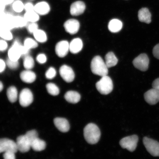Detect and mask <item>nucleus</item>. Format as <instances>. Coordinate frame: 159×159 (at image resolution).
<instances>
[{
	"instance_id": "nucleus-1",
	"label": "nucleus",
	"mask_w": 159,
	"mask_h": 159,
	"mask_svg": "<svg viewBox=\"0 0 159 159\" xmlns=\"http://www.w3.org/2000/svg\"><path fill=\"white\" fill-rule=\"evenodd\" d=\"M85 139L88 143L94 144L99 142L101 138V132L98 127L95 124L90 123L84 129Z\"/></svg>"
},
{
	"instance_id": "nucleus-2",
	"label": "nucleus",
	"mask_w": 159,
	"mask_h": 159,
	"mask_svg": "<svg viewBox=\"0 0 159 159\" xmlns=\"http://www.w3.org/2000/svg\"><path fill=\"white\" fill-rule=\"evenodd\" d=\"M108 67L101 57L97 56L93 58L91 63V69L93 74L103 77L108 74Z\"/></svg>"
},
{
	"instance_id": "nucleus-3",
	"label": "nucleus",
	"mask_w": 159,
	"mask_h": 159,
	"mask_svg": "<svg viewBox=\"0 0 159 159\" xmlns=\"http://www.w3.org/2000/svg\"><path fill=\"white\" fill-rule=\"evenodd\" d=\"M96 87L99 93L102 95H108L112 92L113 84L112 79L108 75L102 77L96 83Z\"/></svg>"
},
{
	"instance_id": "nucleus-4",
	"label": "nucleus",
	"mask_w": 159,
	"mask_h": 159,
	"mask_svg": "<svg viewBox=\"0 0 159 159\" xmlns=\"http://www.w3.org/2000/svg\"><path fill=\"white\" fill-rule=\"evenodd\" d=\"M138 140V137L134 135L121 139L119 144L123 148L126 149L129 152H132L136 150Z\"/></svg>"
},
{
	"instance_id": "nucleus-5",
	"label": "nucleus",
	"mask_w": 159,
	"mask_h": 159,
	"mask_svg": "<svg viewBox=\"0 0 159 159\" xmlns=\"http://www.w3.org/2000/svg\"><path fill=\"white\" fill-rule=\"evenodd\" d=\"M143 143L148 152L152 156L159 157V143L152 139L144 137Z\"/></svg>"
},
{
	"instance_id": "nucleus-6",
	"label": "nucleus",
	"mask_w": 159,
	"mask_h": 159,
	"mask_svg": "<svg viewBox=\"0 0 159 159\" xmlns=\"http://www.w3.org/2000/svg\"><path fill=\"white\" fill-rule=\"evenodd\" d=\"M133 64L139 70L143 71L148 70L149 64V59L148 55L145 53L139 55L133 61Z\"/></svg>"
},
{
	"instance_id": "nucleus-7",
	"label": "nucleus",
	"mask_w": 159,
	"mask_h": 159,
	"mask_svg": "<svg viewBox=\"0 0 159 159\" xmlns=\"http://www.w3.org/2000/svg\"><path fill=\"white\" fill-rule=\"evenodd\" d=\"M60 75L67 83H71L74 80L75 73L71 67L67 65L61 66L59 70Z\"/></svg>"
},
{
	"instance_id": "nucleus-8",
	"label": "nucleus",
	"mask_w": 159,
	"mask_h": 159,
	"mask_svg": "<svg viewBox=\"0 0 159 159\" xmlns=\"http://www.w3.org/2000/svg\"><path fill=\"white\" fill-rule=\"evenodd\" d=\"M18 150L16 143L7 138L1 139L0 140V152H12L16 153Z\"/></svg>"
},
{
	"instance_id": "nucleus-9",
	"label": "nucleus",
	"mask_w": 159,
	"mask_h": 159,
	"mask_svg": "<svg viewBox=\"0 0 159 159\" xmlns=\"http://www.w3.org/2000/svg\"><path fill=\"white\" fill-rule=\"evenodd\" d=\"M19 101L20 104L23 107H27L30 105L33 101L32 93L30 89H23L20 93Z\"/></svg>"
},
{
	"instance_id": "nucleus-10",
	"label": "nucleus",
	"mask_w": 159,
	"mask_h": 159,
	"mask_svg": "<svg viewBox=\"0 0 159 159\" xmlns=\"http://www.w3.org/2000/svg\"><path fill=\"white\" fill-rule=\"evenodd\" d=\"M21 44L18 40H16L14 42L13 45L8 51L7 54L9 59L13 61H19L20 58L22 57L20 50V46Z\"/></svg>"
},
{
	"instance_id": "nucleus-11",
	"label": "nucleus",
	"mask_w": 159,
	"mask_h": 159,
	"mask_svg": "<svg viewBox=\"0 0 159 159\" xmlns=\"http://www.w3.org/2000/svg\"><path fill=\"white\" fill-rule=\"evenodd\" d=\"M55 51L56 54L61 58L66 57L70 51L69 43L65 40L58 42L56 45Z\"/></svg>"
},
{
	"instance_id": "nucleus-12",
	"label": "nucleus",
	"mask_w": 159,
	"mask_h": 159,
	"mask_svg": "<svg viewBox=\"0 0 159 159\" xmlns=\"http://www.w3.org/2000/svg\"><path fill=\"white\" fill-rule=\"evenodd\" d=\"M63 27L67 33L70 34L74 35L78 33L80 27V24L76 19H70L65 22Z\"/></svg>"
},
{
	"instance_id": "nucleus-13",
	"label": "nucleus",
	"mask_w": 159,
	"mask_h": 159,
	"mask_svg": "<svg viewBox=\"0 0 159 159\" xmlns=\"http://www.w3.org/2000/svg\"><path fill=\"white\" fill-rule=\"evenodd\" d=\"M145 101L151 105L156 104L159 101V90L154 88L151 89L145 93Z\"/></svg>"
},
{
	"instance_id": "nucleus-14",
	"label": "nucleus",
	"mask_w": 159,
	"mask_h": 159,
	"mask_svg": "<svg viewBox=\"0 0 159 159\" xmlns=\"http://www.w3.org/2000/svg\"><path fill=\"white\" fill-rule=\"evenodd\" d=\"M18 150L21 152H29L31 148V144L25 135H21L18 137L16 140Z\"/></svg>"
},
{
	"instance_id": "nucleus-15",
	"label": "nucleus",
	"mask_w": 159,
	"mask_h": 159,
	"mask_svg": "<svg viewBox=\"0 0 159 159\" xmlns=\"http://www.w3.org/2000/svg\"><path fill=\"white\" fill-rule=\"evenodd\" d=\"M85 5L82 1H78L73 3L70 6V13L73 16L80 15L84 12Z\"/></svg>"
},
{
	"instance_id": "nucleus-16",
	"label": "nucleus",
	"mask_w": 159,
	"mask_h": 159,
	"mask_svg": "<svg viewBox=\"0 0 159 159\" xmlns=\"http://www.w3.org/2000/svg\"><path fill=\"white\" fill-rule=\"evenodd\" d=\"M83 48V41L78 38L73 39L69 43L70 52L73 54H77L80 52Z\"/></svg>"
},
{
	"instance_id": "nucleus-17",
	"label": "nucleus",
	"mask_w": 159,
	"mask_h": 159,
	"mask_svg": "<svg viewBox=\"0 0 159 159\" xmlns=\"http://www.w3.org/2000/svg\"><path fill=\"white\" fill-rule=\"evenodd\" d=\"M20 78L21 80L25 83H33L36 79L35 73L31 70H23L20 74Z\"/></svg>"
},
{
	"instance_id": "nucleus-18",
	"label": "nucleus",
	"mask_w": 159,
	"mask_h": 159,
	"mask_svg": "<svg viewBox=\"0 0 159 159\" xmlns=\"http://www.w3.org/2000/svg\"><path fill=\"white\" fill-rule=\"evenodd\" d=\"M54 124L57 128L62 132H68L70 129V125L68 121L66 119L57 118L54 119Z\"/></svg>"
},
{
	"instance_id": "nucleus-19",
	"label": "nucleus",
	"mask_w": 159,
	"mask_h": 159,
	"mask_svg": "<svg viewBox=\"0 0 159 159\" xmlns=\"http://www.w3.org/2000/svg\"><path fill=\"white\" fill-rule=\"evenodd\" d=\"M50 10V7L47 2H40L34 6V11L39 15H47Z\"/></svg>"
},
{
	"instance_id": "nucleus-20",
	"label": "nucleus",
	"mask_w": 159,
	"mask_h": 159,
	"mask_svg": "<svg viewBox=\"0 0 159 159\" xmlns=\"http://www.w3.org/2000/svg\"><path fill=\"white\" fill-rule=\"evenodd\" d=\"M152 15L149 10L147 8H143L138 12V18L139 21L142 22L149 24L151 22Z\"/></svg>"
},
{
	"instance_id": "nucleus-21",
	"label": "nucleus",
	"mask_w": 159,
	"mask_h": 159,
	"mask_svg": "<svg viewBox=\"0 0 159 159\" xmlns=\"http://www.w3.org/2000/svg\"><path fill=\"white\" fill-rule=\"evenodd\" d=\"M65 98L67 102L76 104L80 100L81 96L78 92L73 91H69L66 93Z\"/></svg>"
},
{
	"instance_id": "nucleus-22",
	"label": "nucleus",
	"mask_w": 159,
	"mask_h": 159,
	"mask_svg": "<svg viewBox=\"0 0 159 159\" xmlns=\"http://www.w3.org/2000/svg\"><path fill=\"white\" fill-rule=\"evenodd\" d=\"M123 27L122 22L117 19H114L109 22L108 28L111 32L113 33H118L120 31Z\"/></svg>"
},
{
	"instance_id": "nucleus-23",
	"label": "nucleus",
	"mask_w": 159,
	"mask_h": 159,
	"mask_svg": "<svg viewBox=\"0 0 159 159\" xmlns=\"http://www.w3.org/2000/svg\"><path fill=\"white\" fill-rule=\"evenodd\" d=\"M105 63L108 68L116 66L118 63V59L114 53L109 52L105 57Z\"/></svg>"
},
{
	"instance_id": "nucleus-24",
	"label": "nucleus",
	"mask_w": 159,
	"mask_h": 159,
	"mask_svg": "<svg viewBox=\"0 0 159 159\" xmlns=\"http://www.w3.org/2000/svg\"><path fill=\"white\" fill-rule=\"evenodd\" d=\"M34 37L37 42L44 43L48 40L46 33L43 30L38 29L33 34Z\"/></svg>"
},
{
	"instance_id": "nucleus-25",
	"label": "nucleus",
	"mask_w": 159,
	"mask_h": 159,
	"mask_svg": "<svg viewBox=\"0 0 159 159\" xmlns=\"http://www.w3.org/2000/svg\"><path fill=\"white\" fill-rule=\"evenodd\" d=\"M46 146L45 141L39 138L35 139L31 143V148L36 152H41L44 150Z\"/></svg>"
},
{
	"instance_id": "nucleus-26",
	"label": "nucleus",
	"mask_w": 159,
	"mask_h": 159,
	"mask_svg": "<svg viewBox=\"0 0 159 159\" xmlns=\"http://www.w3.org/2000/svg\"><path fill=\"white\" fill-rule=\"evenodd\" d=\"M24 17L29 23H37L40 19L39 15L35 11L26 12Z\"/></svg>"
},
{
	"instance_id": "nucleus-27",
	"label": "nucleus",
	"mask_w": 159,
	"mask_h": 159,
	"mask_svg": "<svg viewBox=\"0 0 159 159\" xmlns=\"http://www.w3.org/2000/svg\"><path fill=\"white\" fill-rule=\"evenodd\" d=\"M7 95L9 100L11 103L16 101L17 99L18 93L17 89L14 86H11L7 89Z\"/></svg>"
},
{
	"instance_id": "nucleus-28",
	"label": "nucleus",
	"mask_w": 159,
	"mask_h": 159,
	"mask_svg": "<svg viewBox=\"0 0 159 159\" xmlns=\"http://www.w3.org/2000/svg\"><path fill=\"white\" fill-rule=\"evenodd\" d=\"M14 17L11 15H6L3 20V27L11 30L15 28Z\"/></svg>"
},
{
	"instance_id": "nucleus-29",
	"label": "nucleus",
	"mask_w": 159,
	"mask_h": 159,
	"mask_svg": "<svg viewBox=\"0 0 159 159\" xmlns=\"http://www.w3.org/2000/svg\"><path fill=\"white\" fill-rule=\"evenodd\" d=\"M23 65L25 69L27 70H31L34 68L35 65V61L33 57L28 55L24 57Z\"/></svg>"
},
{
	"instance_id": "nucleus-30",
	"label": "nucleus",
	"mask_w": 159,
	"mask_h": 159,
	"mask_svg": "<svg viewBox=\"0 0 159 159\" xmlns=\"http://www.w3.org/2000/svg\"><path fill=\"white\" fill-rule=\"evenodd\" d=\"M28 22L25 19L24 17L15 16L14 17V25L15 28H23L27 26Z\"/></svg>"
},
{
	"instance_id": "nucleus-31",
	"label": "nucleus",
	"mask_w": 159,
	"mask_h": 159,
	"mask_svg": "<svg viewBox=\"0 0 159 159\" xmlns=\"http://www.w3.org/2000/svg\"><path fill=\"white\" fill-rule=\"evenodd\" d=\"M23 45L28 49L30 50L31 49L37 48L38 46V43L35 39L27 38L25 40Z\"/></svg>"
},
{
	"instance_id": "nucleus-32",
	"label": "nucleus",
	"mask_w": 159,
	"mask_h": 159,
	"mask_svg": "<svg viewBox=\"0 0 159 159\" xmlns=\"http://www.w3.org/2000/svg\"><path fill=\"white\" fill-rule=\"evenodd\" d=\"M0 37L6 41H11L13 39V35L11 30L2 28L0 32Z\"/></svg>"
},
{
	"instance_id": "nucleus-33",
	"label": "nucleus",
	"mask_w": 159,
	"mask_h": 159,
	"mask_svg": "<svg viewBox=\"0 0 159 159\" xmlns=\"http://www.w3.org/2000/svg\"><path fill=\"white\" fill-rule=\"evenodd\" d=\"M46 88L48 92L50 94L56 96L58 95L59 93V89L56 85L53 83H48L46 85Z\"/></svg>"
},
{
	"instance_id": "nucleus-34",
	"label": "nucleus",
	"mask_w": 159,
	"mask_h": 159,
	"mask_svg": "<svg viewBox=\"0 0 159 159\" xmlns=\"http://www.w3.org/2000/svg\"><path fill=\"white\" fill-rule=\"evenodd\" d=\"M14 11L17 13H20L25 9V5L22 2L20 1H16L12 5Z\"/></svg>"
},
{
	"instance_id": "nucleus-35",
	"label": "nucleus",
	"mask_w": 159,
	"mask_h": 159,
	"mask_svg": "<svg viewBox=\"0 0 159 159\" xmlns=\"http://www.w3.org/2000/svg\"><path fill=\"white\" fill-rule=\"evenodd\" d=\"M57 75V70L54 67H49L45 73V75L47 79L49 80L54 78Z\"/></svg>"
},
{
	"instance_id": "nucleus-36",
	"label": "nucleus",
	"mask_w": 159,
	"mask_h": 159,
	"mask_svg": "<svg viewBox=\"0 0 159 159\" xmlns=\"http://www.w3.org/2000/svg\"><path fill=\"white\" fill-rule=\"evenodd\" d=\"M25 135L30 142L31 144L34 140L38 138V134L37 131L35 130L28 131Z\"/></svg>"
},
{
	"instance_id": "nucleus-37",
	"label": "nucleus",
	"mask_w": 159,
	"mask_h": 159,
	"mask_svg": "<svg viewBox=\"0 0 159 159\" xmlns=\"http://www.w3.org/2000/svg\"><path fill=\"white\" fill-rule=\"evenodd\" d=\"M27 29L29 33L33 34L34 33L39 29V25L37 23H30L27 25Z\"/></svg>"
},
{
	"instance_id": "nucleus-38",
	"label": "nucleus",
	"mask_w": 159,
	"mask_h": 159,
	"mask_svg": "<svg viewBox=\"0 0 159 159\" xmlns=\"http://www.w3.org/2000/svg\"><path fill=\"white\" fill-rule=\"evenodd\" d=\"M6 63L7 66L11 69H17L19 66V61H13L8 58L7 60Z\"/></svg>"
},
{
	"instance_id": "nucleus-39",
	"label": "nucleus",
	"mask_w": 159,
	"mask_h": 159,
	"mask_svg": "<svg viewBox=\"0 0 159 159\" xmlns=\"http://www.w3.org/2000/svg\"><path fill=\"white\" fill-rule=\"evenodd\" d=\"M36 61L38 63L40 64H44L47 62V56L44 53H39L36 57Z\"/></svg>"
},
{
	"instance_id": "nucleus-40",
	"label": "nucleus",
	"mask_w": 159,
	"mask_h": 159,
	"mask_svg": "<svg viewBox=\"0 0 159 159\" xmlns=\"http://www.w3.org/2000/svg\"><path fill=\"white\" fill-rule=\"evenodd\" d=\"M15 153L12 152H6L3 155L5 159H15L16 158Z\"/></svg>"
},
{
	"instance_id": "nucleus-41",
	"label": "nucleus",
	"mask_w": 159,
	"mask_h": 159,
	"mask_svg": "<svg viewBox=\"0 0 159 159\" xmlns=\"http://www.w3.org/2000/svg\"><path fill=\"white\" fill-rule=\"evenodd\" d=\"M7 41L3 39H1L0 41V51H5L7 49L8 43Z\"/></svg>"
},
{
	"instance_id": "nucleus-42",
	"label": "nucleus",
	"mask_w": 159,
	"mask_h": 159,
	"mask_svg": "<svg viewBox=\"0 0 159 159\" xmlns=\"http://www.w3.org/2000/svg\"><path fill=\"white\" fill-rule=\"evenodd\" d=\"M25 12L34 11V6L31 3H27L25 5Z\"/></svg>"
},
{
	"instance_id": "nucleus-43",
	"label": "nucleus",
	"mask_w": 159,
	"mask_h": 159,
	"mask_svg": "<svg viewBox=\"0 0 159 159\" xmlns=\"http://www.w3.org/2000/svg\"><path fill=\"white\" fill-rule=\"evenodd\" d=\"M152 53L154 57L159 59V43L154 47Z\"/></svg>"
},
{
	"instance_id": "nucleus-44",
	"label": "nucleus",
	"mask_w": 159,
	"mask_h": 159,
	"mask_svg": "<svg viewBox=\"0 0 159 159\" xmlns=\"http://www.w3.org/2000/svg\"><path fill=\"white\" fill-rule=\"evenodd\" d=\"M7 66V63L3 59H0V72L1 73L5 71Z\"/></svg>"
},
{
	"instance_id": "nucleus-45",
	"label": "nucleus",
	"mask_w": 159,
	"mask_h": 159,
	"mask_svg": "<svg viewBox=\"0 0 159 159\" xmlns=\"http://www.w3.org/2000/svg\"><path fill=\"white\" fill-rule=\"evenodd\" d=\"M152 87L153 88L158 89L159 90V78L156 79L153 82Z\"/></svg>"
},
{
	"instance_id": "nucleus-46",
	"label": "nucleus",
	"mask_w": 159,
	"mask_h": 159,
	"mask_svg": "<svg viewBox=\"0 0 159 159\" xmlns=\"http://www.w3.org/2000/svg\"><path fill=\"white\" fill-rule=\"evenodd\" d=\"M4 2L6 4H9L12 3L14 0H3Z\"/></svg>"
},
{
	"instance_id": "nucleus-47",
	"label": "nucleus",
	"mask_w": 159,
	"mask_h": 159,
	"mask_svg": "<svg viewBox=\"0 0 159 159\" xmlns=\"http://www.w3.org/2000/svg\"><path fill=\"white\" fill-rule=\"evenodd\" d=\"M3 88V85L1 81L0 82V91H2Z\"/></svg>"
}]
</instances>
